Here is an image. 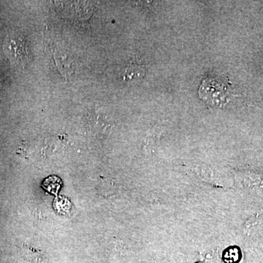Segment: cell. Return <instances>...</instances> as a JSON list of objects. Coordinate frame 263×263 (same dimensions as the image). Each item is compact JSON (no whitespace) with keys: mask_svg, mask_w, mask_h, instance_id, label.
Listing matches in <instances>:
<instances>
[{"mask_svg":"<svg viewBox=\"0 0 263 263\" xmlns=\"http://www.w3.org/2000/svg\"><path fill=\"white\" fill-rule=\"evenodd\" d=\"M3 49L10 62L17 67H26L29 61L27 39L19 32H11L6 36Z\"/></svg>","mask_w":263,"mask_h":263,"instance_id":"6da1fadb","label":"cell"},{"mask_svg":"<svg viewBox=\"0 0 263 263\" xmlns=\"http://www.w3.org/2000/svg\"><path fill=\"white\" fill-rule=\"evenodd\" d=\"M228 87L222 80L206 79L199 88L201 99L212 105H222L227 101Z\"/></svg>","mask_w":263,"mask_h":263,"instance_id":"7a4b0ae2","label":"cell"},{"mask_svg":"<svg viewBox=\"0 0 263 263\" xmlns=\"http://www.w3.org/2000/svg\"><path fill=\"white\" fill-rule=\"evenodd\" d=\"M0 86H1V81H0Z\"/></svg>","mask_w":263,"mask_h":263,"instance_id":"3957f363","label":"cell"}]
</instances>
